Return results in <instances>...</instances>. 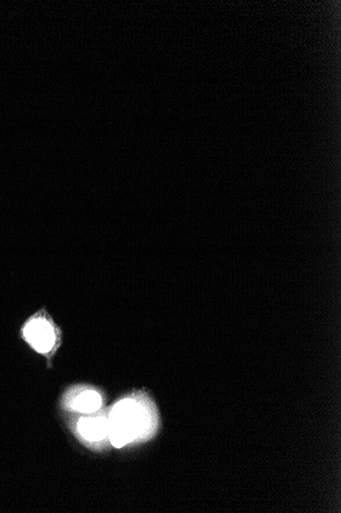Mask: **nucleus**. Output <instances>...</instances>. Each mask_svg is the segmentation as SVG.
Listing matches in <instances>:
<instances>
[{
  "label": "nucleus",
  "instance_id": "obj_1",
  "mask_svg": "<svg viewBox=\"0 0 341 513\" xmlns=\"http://www.w3.org/2000/svg\"><path fill=\"white\" fill-rule=\"evenodd\" d=\"M136 402L124 400L115 406L108 419V437L113 445L123 447L139 435L144 418Z\"/></svg>",
  "mask_w": 341,
  "mask_h": 513
},
{
  "label": "nucleus",
  "instance_id": "obj_2",
  "mask_svg": "<svg viewBox=\"0 0 341 513\" xmlns=\"http://www.w3.org/2000/svg\"><path fill=\"white\" fill-rule=\"evenodd\" d=\"M25 339L41 353H48L56 345V333L52 324L44 317H35L24 327Z\"/></svg>",
  "mask_w": 341,
  "mask_h": 513
},
{
  "label": "nucleus",
  "instance_id": "obj_3",
  "mask_svg": "<svg viewBox=\"0 0 341 513\" xmlns=\"http://www.w3.org/2000/svg\"><path fill=\"white\" fill-rule=\"evenodd\" d=\"M79 431L85 439L99 441L108 435V421L106 418H83L78 424Z\"/></svg>",
  "mask_w": 341,
  "mask_h": 513
},
{
  "label": "nucleus",
  "instance_id": "obj_4",
  "mask_svg": "<svg viewBox=\"0 0 341 513\" xmlns=\"http://www.w3.org/2000/svg\"><path fill=\"white\" fill-rule=\"evenodd\" d=\"M74 409L82 413H93L102 406V397L96 391H88L81 393L74 401Z\"/></svg>",
  "mask_w": 341,
  "mask_h": 513
}]
</instances>
